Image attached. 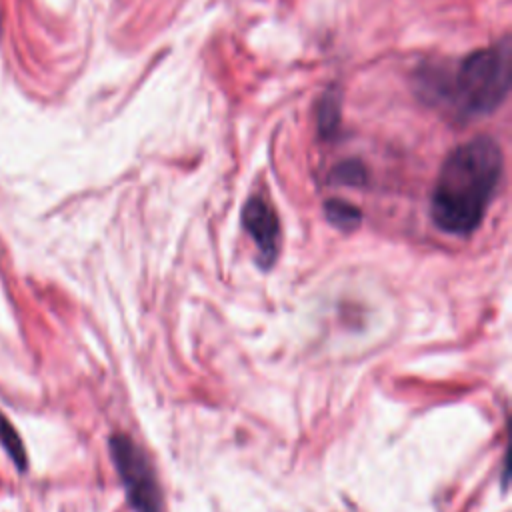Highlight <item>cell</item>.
Returning <instances> with one entry per match:
<instances>
[{"mask_svg": "<svg viewBox=\"0 0 512 512\" xmlns=\"http://www.w3.org/2000/svg\"><path fill=\"white\" fill-rule=\"evenodd\" d=\"M502 176V150L490 136L454 148L436 178L430 202L434 224L456 236L474 232Z\"/></svg>", "mask_w": 512, "mask_h": 512, "instance_id": "1", "label": "cell"}, {"mask_svg": "<svg viewBox=\"0 0 512 512\" xmlns=\"http://www.w3.org/2000/svg\"><path fill=\"white\" fill-rule=\"evenodd\" d=\"M510 84V50L490 46L468 54L454 70L450 82L432 80L430 88L462 116L492 112L506 96Z\"/></svg>", "mask_w": 512, "mask_h": 512, "instance_id": "2", "label": "cell"}, {"mask_svg": "<svg viewBox=\"0 0 512 512\" xmlns=\"http://www.w3.org/2000/svg\"><path fill=\"white\" fill-rule=\"evenodd\" d=\"M112 462L118 476L126 488L128 504L134 512H160L162 496L158 482L150 468L144 452L124 434H114L110 438Z\"/></svg>", "mask_w": 512, "mask_h": 512, "instance_id": "3", "label": "cell"}, {"mask_svg": "<svg viewBox=\"0 0 512 512\" xmlns=\"http://www.w3.org/2000/svg\"><path fill=\"white\" fill-rule=\"evenodd\" d=\"M242 224L258 248L260 266L268 268L280 246V224L274 208L264 198L254 196L242 210Z\"/></svg>", "mask_w": 512, "mask_h": 512, "instance_id": "4", "label": "cell"}, {"mask_svg": "<svg viewBox=\"0 0 512 512\" xmlns=\"http://www.w3.org/2000/svg\"><path fill=\"white\" fill-rule=\"evenodd\" d=\"M0 446L6 450V454L10 456V460L14 462V466L24 472L28 466V458H26V448L16 432V428L12 426V422L0 412Z\"/></svg>", "mask_w": 512, "mask_h": 512, "instance_id": "5", "label": "cell"}, {"mask_svg": "<svg viewBox=\"0 0 512 512\" xmlns=\"http://www.w3.org/2000/svg\"><path fill=\"white\" fill-rule=\"evenodd\" d=\"M324 212H326V218L330 220V224H334L336 228H342V230H352L360 224V210L344 200H328L326 206H324Z\"/></svg>", "mask_w": 512, "mask_h": 512, "instance_id": "6", "label": "cell"}, {"mask_svg": "<svg viewBox=\"0 0 512 512\" xmlns=\"http://www.w3.org/2000/svg\"><path fill=\"white\" fill-rule=\"evenodd\" d=\"M338 122H340L338 98L334 94H326L318 108V126H320L322 136H326V138L332 136L338 130Z\"/></svg>", "mask_w": 512, "mask_h": 512, "instance_id": "7", "label": "cell"}, {"mask_svg": "<svg viewBox=\"0 0 512 512\" xmlns=\"http://www.w3.org/2000/svg\"><path fill=\"white\" fill-rule=\"evenodd\" d=\"M334 180L340 184H348V186H358L364 182V168L360 162L356 160H348L342 162L336 170H334Z\"/></svg>", "mask_w": 512, "mask_h": 512, "instance_id": "8", "label": "cell"}]
</instances>
